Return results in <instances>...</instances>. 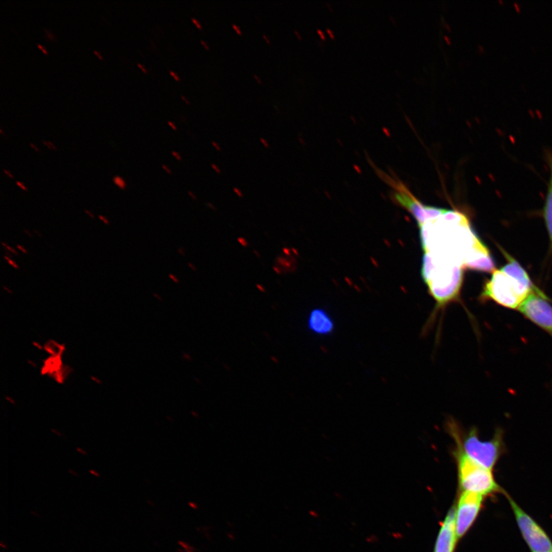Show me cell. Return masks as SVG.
Masks as SVG:
<instances>
[{
  "label": "cell",
  "mask_w": 552,
  "mask_h": 552,
  "mask_svg": "<svg viewBox=\"0 0 552 552\" xmlns=\"http://www.w3.org/2000/svg\"><path fill=\"white\" fill-rule=\"evenodd\" d=\"M503 253L508 263L492 272L491 279L484 285L480 299L492 301L507 309H519L536 287L520 264L505 251Z\"/></svg>",
  "instance_id": "obj_1"
},
{
  "label": "cell",
  "mask_w": 552,
  "mask_h": 552,
  "mask_svg": "<svg viewBox=\"0 0 552 552\" xmlns=\"http://www.w3.org/2000/svg\"><path fill=\"white\" fill-rule=\"evenodd\" d=\"M463 266L446 261L424 252L421 267L424 282L436 302V310L444 308L460 297L463 282Z\"/></svg>",
  "instance_id": "obj_2"
},
{
  "label": "cell",
  "mask_w": 552,
  "mask_h": 552,
  "mask_svg": "<svg viewBox=\"0 0 552 552\" xmlns=\"http://www.w3.org/2000/svg\"><path fill=\"white\" fill-rule=\"evenodd\" d=\"M446 430L456 445L454 454L458 461L460 485L463 491L477 493L484 497L495 493H503L502 489L495 480L492 470L474 462L463 451L458 424L453 420L449 421L446 424Z\"/></svg>",
  "instance_id": "obj_3"
},
{
  "label": "cell",
  "mask_w": 552,
  "mask_h": 552,
  "mask_svg": "<svg viewBox=\"0 0 552 552\" xmlns=\"http://www.w3.org/2000/svg\"><path fill=\"white\" fill-rule=\"evenodd\" d=\"M460 442L463 451L474 462L483 468L492 470L503 454V434L497 431L490 441H482L478 430L472 428L468 433H460Z\"/></svg>",
  "instance_id": "obj_4"
},
{
  "label": "cell",
  "mask_w": 552,
  "mask_h": 552,
  "mask_svg": "<svg viewBox=\"0 0 552 552\" xmlns=\"http://www.w3.org/2000/svg\"><path fill=\"white\" fill-rule=\"evenodd\" d=\"M522 538L531 552H552V541L538 523L507 495Z\"/></svg>",
  "instance_id": "obj_5"
},
{
  "label": "cell",
  "mask_w": 552,
  "mask_h": 552,
  "mask_svg": "<svg viewBox=\"0 0 552 552\" xmlns=\"http://www.w3.org/2000/svg\"><path fill=\"white\" fill-rule=\"evenodd\" d=\"M387 180L394 189L393 196L395 202L412 214L419 227L437 220L447 211L445 209L423 204L402 183L394 182L390 177Z\"/></svg>",
  "instance_id": "obj_6"
},
{
  "label": "cell",
  "mask_w": 552,
  "mask_h": 552,
  "mask_svg": "<svg viewBox=\"0 0 552 552\" xmlns=\"http://www.w3.org/2000/svg\"><path fill=\"white\" fill-rule=\"evenodd\" d=\"M536 326L552 336V306L546 294L536 288L518 309Z\"/></svg>",
  "instance_id": "obj_7"
},
{
  "label": "cell",
  "mask_w": 552,
  "mask_h": 552,
  "mask_svg": "<svg viewBox=\"0 0 552 552\" xmlns=\"http://www.w3.org/2000/svg\"><path fill=\"white\" fill-rule=\"evenodd\" d=\"M484 497L481 495L463 491L456 509V533L458 539L465 535L477 520L482 507Z\"/></svg>",
  "instance_id": "obj_8"
},
{
  "label": "cell",
  "mask_w": 552,
  "mask_h": 552,
  "mask_svg": "<svg viewBox=\"0 0 552 552\" xmlns=\"http://www.w3.org/2000/svg\"><path fill=\"white\" fill-rule=\"evenodd\" d=\"M458 536L456 533V509H451L443 522L437 537L435 552H453Z\"/></svg>",
  "instance_id": "obj_9"
},
{
  "label": "cell",
  "mask_w": 552,
  "mask_h": 552,
  "mask_svg": "<svg viewBox=\"0 0 552 552\" xmlns=\"http://www.w3.org/2000/svg\"><path fill=\"white\" fill-rule=\"evenodd\" d=\"M308 324L309 329L319 336H329L336 328L329 314L321 309H314L311 312Z\"/></svg>",
  "instance_id": "obj_10"
},
{
  "label": "cell",
  "mask_w": 552,
  "mask_h": 552,
  "mask_svg": "<svg viewBox=\"0 0 552 552\" xmlns=\"http://www.w3.org/2000/svg\"><path fill=\"white\" fill-rule=\"evenodd\" d=\"M547 160L550 168V180L544 208V217L552 248V153L547 154Z\"/></svg>",
  "instance_id": "obj_11"
},
{
  "label": "cell",
  "mask_w": 552,
  "mask_h": 552,
  "mask_svg": "<svg viewBox=\"0 0 552 552\" xmlns=\"http://www.w3.org/2000/svg\"><path fill=\"white\" fill-rule=\"evenodd\" d=\"M113 183L115 184L121 190H126L127 189V183L126 180L122 177L116 175L113 177Z\"/></svg>",
  "instance_id": "obj_12"
},
{
  "label": "cell",
  "mask_w": 552,
  "mask_h": 552,
  "mask_svg": "<svg viewBox=\"0 0 552 552\" xmlns=\"http://www.w3.org/2000/svg\"><path fill=\"white\" fill-rule=\"evenodd\" d=\"M4 259L8 262L9 265L12 266L13 268L15 270H20V266H18V265L11 258V257L4 255Z\"/></svg>",
  "instance_id": "obj_13"
},
{
  "label": "cell",
  "mask_w": 552,
  "mask_h": 552,
  "mask_svg": "<svg viewBox=\"0 0 552 552\" xmlns=\"http://www.w3.org/2000/svg\"><path fill=\"white\" fill-rule=\"evenodd\" d=\"M1 244H2L3 247H4V248L5 250H6L7 251H9V253H12L13 255H17V256L20 255V253H18V252H17L16 250L13 248V247H11V245H9L5 242H2Z\"/></svg>",
  "instance_id": "obj_14"
},
{
  "label": "cell",
  "mask_w": 552,
  "mask_h": 552,
  "mask_svg": "<svg viewBox=\"0 0 552 552\" xmlns=\"http://www.w3.org/2000/svg\"><path fill=\"white\" fill-rule=\"evenodd\" d=\"M178 544L182 546L186 551V552H194V548L192 546H189L187 543H186L185 541H178Z\"/></svg>",
  "instance_id": "obj_15"
},
{
  "label": "cell",
  "mask_w": 552,
  "mask_h": 552,
  "mask_svg": "<svg viewBox=\"0 0 552 552\" xmlns=\"http://www.w3.org/2000/svg\"><path fill=\"white\" fill-rule=\"evenodd\" d=\"M44 32L48 40L55 41V36L50 31H47L46 28H44Z\"/></svg>",
  "instance_id": "obj_16"
},
{
  "label": "cell",
  "mask_w": 552,
  "mask_h": 552,
  "mask_svg": "<svg viewBox=\"0 0 552 552\" xmlns=\"http://www.w3.org/2000/svg\"><path fill=\"white\" fill-rule=\"evenodd\" d=\"M42 143H43V144L45 146H46L48 148H49L50 150H57L56 146L54 145L51 141H47V140H43Z\"/></svg>",
  "instance_id": "obj_17"
},
{
  "label": "cell",
  "mask_w": 552,
  "mask_h": 552,
  "mask_svg": "<svg viewBox=\"0 0 552 552\" xmlns=\"http://www.w3.org/2000/svg\"><path fill=\"white\" fill-rule=\"evenodd\" d=\"M99 219L101 221H102L104 224L109 226L111 224V222L109 221V219L106 216H104L103 215H99Z\"/></svg>",
  "instance_id": "obj_18"
},
{
  "label": "cell",
  "mask_w": 552,
  "mask_h": 552,
  "mask_svg": "<svg viewBox=\"0 0 552 552\" xmlns=\"http://www.w3.org/2000/svg\"><path fill=\"white\" fill-rule=\"evenodd\" d=\"M16 184V185L18 187H20L21 189H23V192H28V189L27 188V187L23 182H18V180H17Z\"/></svg>",
  "instance_id": "obj_19"
},
{
  "label": "cell",
  "mask_w": 552,
  "mask_h": 552,
  "mask_svg": "<svg viewBox=\"0 0 552 552\" xmlns=\"http://www.w3.org/2000/svg\"><path fill=\"white\" fill-rule=\"evenodd\" d=\"M238 242H239L241 245L244 247L248 246V243H247L246 240L244 239V238L240 237L238 238Z\"/></svg>",
  "instance_id": "obj_20"
},
{
  "label": "cell",
  "mask_w": 552,
  "mask_h": 552,
  "mask_svg": "<svg viewBox=\"0 0 552 552\" xmlns=\"http://www.w3.org/2000/svg\"><path fill=\"white\" fill-rule=\"evenodd\" d=\"M233 192L236 194L237 197H239L241 198L243 197V194L242 193V192H241V190L240 189L234 187L233 188Z\"/></svg>",
  "instance_id": "obj_21"
},
{
  "label": "cell",
  "mask_w": 552,
  "mask_h": 552,
  "mask_svg": "<svg viewBox=\"0 0 552 552\" xmlns=\"http://www.w3.org/2000/svg\"><path fill=\"white\" fill-rule=\"evenodd\" d=\"M16 247H17V249L18 250L21 251L23 253H24L26 255H27L28 253L27 250L23 245L18 244V245H16Z\"/></svg>",
  "instance_id": "obj_22"
},
{
  "label": "cell",
  "mask_w": 552,
  "mask_h": 552,
  "mask_svg": "<svg viewBox=\"0 0 552 552\" xmlns=\"http://www.w3.org/2000/svg\"><path fill=\"white\" fill-rule=\"evenodd\" d=\"M4 174H5V175H6V176L9 177V178H11V179H13V180L15 178V177H14V176H13V174L11 172V171H9V170H6V169H4Z\"/></svg>",
  "instance_id": "obj_23"
},
{
  "label": "cell",
  "mask_w": 552,
  "mask_h": 552,
  "mask_svg": "<svg viewBox=\"0 0 552 552\" xmlns=\"http://www.w3.org/2000/svg\"><path fill=\"white\" fill-rule=\"evenodd\" d=\"M169 278L171 280H172L174 282H175V283H179L180 282L178 278L174 274H169Z\"/></svg>",
  "instance_id": "obj_24"
},
{
  "label": "cell",
  "mask_w": 552,
  "mask_h": 552,
  "mask_svg": "<svg viewBox=\"0 0 552 552\" xmlns=\"http://www.w3.org/2000/svg\"><path fill=\"white\" fill-rule=\"evenodd\" d=\"M36 45H37V47L39 48V49L44 53V55H48V53L45 50V47L43 45H42L40 43H37Z\"/></svg>",
  "instance_id": "obj_25"
},
{
  "label": "cell",
  "mask_w": 552,
  "mask_h": 552,
  "mask_svg": "<svg viewBox=\"0 0 552 552\" xmlns=\"http://www.w3.org/2000/svg\"><path fill=\"white\" fill-rule=\"evenodd\" d=\"M137 65L138 66V68H139V69H140V70H141L143 72H145V73H147V72H148V70L145 69V66H144V65H143L141 63H140V62H138V63H137Z\"/></svg>",
  "instance_id": "obj_26"
},
{
  "label": "cell",
  "mask_w": 552,
  "mask_h": 552,
  "mask_svg": "<svg viewBox=\"0 0 552 552\" xmlns=\"http://www.w3.org/2000/svg\"><path fill=\"white\" fill-rule=\"evenodd\" d=\"M171 154H172L177 158V160H182V156H180V154L177 153V152L172 151V152H171Z\"/></svg>",
  "instance_id": "obj_27"
},
{
  "label": "cell",
  "mask_w": 552,
  "mask_h": 552,
  "mask_svg": "<svg viewBox=\"0 0 552 552\" xmlns=\"http://www.w3.org/2000/svg\"><path fill=\"white\" fill-rule=\"evenodd\" d=\"M162 168H163L168 175H172V171H171L165 165H162Z\"/></svg>",
  "instance_id": "obj_28"
},
{
  "label": "cell",
  "mask_w": 552,
  "mask_h": 552,
  "mask_svg": "<svg viewBox=\"0 0 552 552\" xmlns=\"http://www.w3.org/2000/svg\"><path fill=\"white\" fill-rule=\"evenodd\" d=\"M84 213L85 214L88 215L91 219H94V214L92 211H89V209H84Z\"/></svg>",
  "instance_id": "obj_29"
},
{
  "label": "cell",
  "mask_w": 552,
  "mask_h": 552,
  "mask_svg": "<svg viewBox=\"0 0 552 552\" xmlns=\"http://www.w3.org/2000/svg\"><path fill=\"white\" fill-rule=\"evenodd\" d=\"M93 53L96 55L100 60H103V57L98 50H93Z\"/></svg>",
  "instance_id": "obj_30"
},
{
  "label": "cell",
  "mask_w": 552,
  "mask_h": 552,
  "mask_svg": "<svg viewBox=\"0 0 552 552\" xmlns=\"http://www.w3.org/2000/svg\"><path fill=\"white\" fill-rule=\"evenodd\" d=\"M89 473H90L92 475H94V477H96V478H100V477H101V475L99 474V473H98L97 471H95V470H91L89 471Z\"/></svg>",
  "instance_id": "obj_31"
},
{
  "label": "cell",
  "mask_w": 552,
  "mask_h": 552,
  "mask_svg": "<svg viewBox=\"0 0 552 552\" xmlns=\"http://www.w3.org/2000/svg\"><path fill=\"white\" fill-rule=\"evenodd\" d=\"M193 23L197 26L198 28H202V26L199 23L195 18H192Z\"/></svg>",
  "instance_id": "obj_32"
},
{
  "label": "cell",
  "mask_w": 552,
  "mask_h": 552,
  "mask_svg": "<svg viewBox=\"0 0 552 552\" xmlns=\"http://www.w3.org/2000/svg\"><path fill=\"white\" fill-rule=\"evenodd\" d=\"M233 27L234 30L236 31V33L238 34L242 35V32H241V28L239 27H238L235 24H233Z\"/></svg>",
  "instance_id": "obj_33"
},
{
  "label": "cell",
  "mask_w": 552,
  "mask_h": 552,
  "mask_svg": "<svg viewBox=\"0 0 552 552\" xmlns=\"http://www.w3.org/2000/svg\"><path fill=\"white\" fill-rule=\"evenodd\" d=\"M170 74L171 75H172V76H173V77H174V78H175V79L177 81H180V79L179 76H178V75H177V74H176L175 72H173V71H170Z\"/></svg>",
  "instance_id": "obj_34"
},
{
  "label": "cell",
  "mask_w": 552,
  "mask_h": 552,
  "mask_svg": "<svg viewBox=\"0 0 552 552\" xmlns=\"http://www.w3.org/2000/svg\"><path fill=\"white\" fill-rule=\"evenodd\" d=\"M3 288L9 294H13V291L9 289L8 287H6V285H4Z\"/></svg>",
  "instance_id": "obj_35"
},
{
  "label": "cell",
  "mask_w": 552,
  "mask_h": 552,
  "mask_svg": "<svg viewBox=\"0 0 552 552\" xmlns=\"http://www.w3.org/2000/svg\"><path fill=\"white\" fill-rule=\"evenodd\" d=\"M188 195L189 197H192L193 199H194V201H197V197L192 192H188Z\"/></svg>",
  "instance_id": "obj_36"
},
{
  "label": "cell",
  "mask_w": 552,
  "mask_h": 552,
  "mask_svg": "<svg viewBox=\"0 0 552 552\" xmlns=\"http://www.w3.org/2000/svg\"><path fill=\"white\" fill-rule=\"evenodd\" d=\"M211 166H212L213 169L216 171V173H218V174H221V170L219 169L216 165L213 164Z\"/></svg>",
  "instance_id": "obj_37"
},
{
  "label": "cell",
  "mask_w": 552,
  "mask_h": 552,
  "mask_svg": "<svg viewBox=\"0 0 552 552\" xmlns=\"http://www.w3.org/2000/svg\"><path fill=\"white\" fill-rule=\"evenodd\" d=\"M30 146L36 152H40V149L38 148L33 143L30 142Z\"/></svg>",
  "instance_id": "obj_38"
},
{
  "label": "cell",
  "mask_w": 552,
  "mask_h": 552,
  "mask_svg": "<svg viewBox=\"0 0 552 552\" xmlns=\"http://www.w3.org/2000/svg\"><path fill=\"white\" fill-rule=\"evenodd\" d=\"M260 140L265 148H269V144L267 141H266L264 138H261Z\"/></svg>",
  "instance_id": "obj_39"
},
{
  "label": "cell",
  "mask_w": 552,
  "mask_h": 552,
  "mask_svg": "<svg viewBox=\"0 0 552 552\" xmlns=\"http://www.w3.org/2000/svg\"><path fill=\"white\" fill-rule=\"evenodd\" d=\"M31 515H33V516H34L35 517H40V514L38 513V512H36L35 511H31Z\"/></svg>",
  "instance_id": "obj_40"
},
{
  "label": "cell",
  "mask_w": 552,
  "mask_h": 552,
  "mask_svg": "<svg viewBox=\"0 0 552 552\" xmlns=\"http://www.w3.org/2000/svg\"><path fill=\"white\" fill-rule=\"evenodd\" d=\"M168 125H169V126H170L171 128H172L174 130H175V131L177 130V127L175 126V123H174L173 122H171V121H168Z\"/></svg>",
  "instance_id": "obj_41"
},
{
  "label": "cell",
  "mask_w": 552,
  "mask_h": 552,
  "mask_svg": "<svg viewBox=\"0 0 552 552\" xmlns=\"http://www.w3.org/2000/svg\"><path fill=\"white\" fill-rule=\"evenodd\" d=\"M24 231V233H26V235H27L28 237H31V238H33V234L31 233V231H28V230H26V229H24V231Z\"/></svg>",
  "instance_id": "obj_42"
},
{
  "label": "cell",
  "mask_w": 552,
  "mask_h": 552,
  "mask_svg": "<svg viewBox=\"0 0 552 552\" xmlns=\"http://www.w3.org/2000/svg\"><path fill=\"white\" fill-rule=\"evenodd\" d=\"M33 233H35L36 236H39V237H43V234H42V233H40L39 231L34 230V231H33Z\"/></svg>",
  "instance_id": "obj_43"
},
{
  "label": "cell",
  "mask_w": 552,
  "mask_h": 552,
  "mask_svg": "<svg viewBox=\"0 0 552 552\" xmlns=\"http://www.w3.org/2000/svg\"><path fill=\"white\" fill-rule=\"evenodd\" d=\"M213 145L218 150H221V148L220 146H219L215 141L212 142Z\"/></svg>",
  "instance_id": "obj_44"
},
{
  "label": "cell",
  "mask_w": 552,
  "mask_h": 552,
  "mask_svg": "<svg viewBox=\"0 0 552 552\" xmlns=\"http://www.w3.org/2000/svg\"><path fill=\"white\" fill-rule=\"evenodd\" d=\"M0 547H1L3 549H6L7 548V546L6 544H4V541L0 542Z\"/></svg>",
  "instance_id": "obj_45"
},
{
  "label": "cell",
  "mask_w": 552,
  "mask_h": 552,
  "mask_svg": "<svg viewBox=\"0 0 552 552\" xmlns=\"http://www.w3.org/2000/svg\"><path fill=\"white\" fill-rule=\"evenodd\" d=\"M254 78H255V79H256V81H257V82H258L259 83H262V81H261L260 78L259 77V76H257V74H254Z\"/></svg>",
  "instance_id": "obj_46"
},
{
  "label": "cell",
  "mask_w": 552,
  "mask_h": 552,
  "mask_svg": "<svg viewBox=\"0 0 552 552\" xmlns=\"http://www.w3.org/2000/svg\"><path fill=\"white\" fill-rule=\"evenodd\" d=\"M256 287H257V289H260V290H261L262 292H265V289H265V288H264V287H263L261 285H260V284H258V285H256Z\"/></svg>",
  "instance_id": "obj_47"
},
{
  "label": "cell",
  "mask_w": 552,
  "mask_h": 552,
  "mask_svg": "<svg viewBox=\"0 0 552 552\" xmlns=\"http://www.w3.org/2000/svg\"><path fill=\"white\" fill-rule=\"evenodd\" d=\"M147 503H148V505H149V506H150V507H155V502H152V501H150V500H147Z\"/></svg>",
  "instance_id": "obj_48"
},
{
  "label": "cell",
  "mask_w": 552,
  "mask_h": 552,
  "mask_svg": "<svg viewBox=\"0 0 552 552\" xmlns=\"http://www.w3.org/2000/svg\"><path fill=\"white\" fill-rule=\"evenodd\" d=\"M201 43L206 48V50H209V46L204 40H202Z\"/></svg>",
  "instance_id": "obj_49"
},
{
  "label": "cell",
  "mask_w": 552,
  "mask_h": 552,
  "mask_svg": "<svg viewBox=\"0 0 552 552\" xmlns=\"http://www.w3.org/2000/svg\"><path fill=\"white\" fill-rule=\"evenodd\" d=\"M69 473H70V474L73 475H75V477H77V475H79L78 473H76V472H75V471H74V470H69Z\"/></svg>",
  "instance_id": "obj_50"
},
{
  "label": "cell",
  "mask_w": 552,
  "mask_h": 552,
  "mask_svg": "<svg viewBox=\"0 0 552 552\" xmlns=\"http://www.w3.org/2000/svg\"><path fill=\"white\" fill-rule=\"evenodd\" d=\"M263 38L266 40V42H267L269 44H270V40L268 39L267 36H266L265 35H263Z\"/></svg>",
  "instance_id": "obj_51"
},
{
  "label": "cell",
  "mask_w": 552,
  "mask_h": 552,
  "mask_svg": "<svg viewBox=\"0 0 552 552\" xmlns=\"http://www.w3.org/2000/svg\"><path fill=\"white\" fill-rule=\"evenodd\" d=\"M182 99H183V100H184V101H185L187 104H189V101L187 99V98H186L185 96H184V95H182Z\"/></svg>",
  "instance_id": "obj_52"
},
{
  "label": "cell",
  "mask_w": 552,
  "mask_h": 552,
  "mask_svg": "<svg viewBox=\"0 0 552 552\" xmlns=\"http://www.w3.org/2000/svg\"><path fill=\"white\" fill-rule=\"evenodd\" d=\"M209 206V207L212 208L213 209H216V207L214 205H212L211 203L208 204V206Z\"/></svg>",
  "instance_id": "obj_53"
},
{
  "label": "cell",
  "mask_w": 552,
  "mask_h": 552,
  "mask_svg": "<svg viewBox=\"0 0 552 552\" xmlns=\"http://www.w3.org/2000/svg\"><path fill=\"white\" fill-rule=\"evenodd\" d=\"M154 296L158 298V299H161V298L158 296L157 293H154Z\"/></svg>",
  "instance_id": "obj_54"
},
{
  "label": "cell",
  "mask_w": 552,
  "mask_h": 552,
  "mask_svg": "<svg viewBox=\"0 0 552 552\" xmlns=\"http://www.w3.org/2000/svg\"><path fill=\"white\" fill-rule=\"evenodd\" d=\"M0 133H1V134L4 136V132H3L2 128H0Z\"/></svg>",
  "instance_id": "obj_55"
},
{
  "label": "cell",
  "mask_w": 552,
  "mask_h": 552,
  "mask_svg": "<svg viewBox=\"0 0 552 552\" xmlns=\"http://www.w3.org/2000/svg\"><path fill=\"white\" fill-rule=\"evenodd\" d=\"M178 551L179 552H184L182 550H180V549Z\"/></svg>",
  "instance_id": "obj_56"
}]
</instances>
